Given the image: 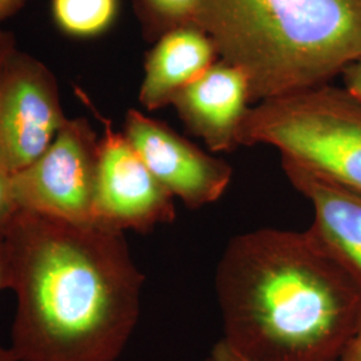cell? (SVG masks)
I'll use <instances>...</instances> for the list:
<instances>
[{
  "label": "cell",
  "mask_w": 361,
  "mask_h": 361,
  "mask_svg": "<svg viewBox=\"0 0 361 361\" xmlns=\"http://www.w3.org/2000/svg\"><path fill=\"white\" fill-rule=\"evenodd\" d=\"M245 74L225 61L214 62L174 97L182 123L213 153L238 147V133L250 104Z\"/></svg>",
  "instance_id": "obj_9"
},
{
  "label": "cell",
  "mask_w": 361,
  "mask_h": 361,
  "mask_svg": "<svg viewBox=\"0 0 361 361\" xmlns=\"http://www.w3.org/2000/svg\"><path fill=\"white\" fill-rule=\"evenodd\" d=\"M200 1L137 0V4L147 28L161 37L180 27L198 26Z\"/></svg>",
  "instance_id": "obj_13"
},
{
  "label": "cell",
  "mask_w": 361,
  "mask_h": 361,
  "mask_svg": "<svg viewBox=\"0 0 361 361\" xmlns=\"http://www.w3.org/2000/svg\"><path fill=\"white\" fill-rule=\"evenodd\" d=\"M209 357L212 361H253L238 353L235 349L228 345L222 338L213 345Z\"/></svg>",
  "instance_id": "obj_17"
},
{
  "label": "cell",
  "mask_w": 361,
  "mask_h": 361,
  "mask_svg": "<svg viewBox=\"0 0 361 361\" xmlns=\"http://www.w3.org/2000/svg\"><path fill=\"white\" fill-rule=\"evenodd\" d=\"M94 224L119 232L147 233L176 219L174 197L146 166L123 131L101 118Z\"/></svg>",
  "instance_id": "obj_7"
},
{
  "label": "cell",
  "mask_w": 361,
  "mask_h": 361,
  "mask_svg": "<svg viewBox=\"0 0 361 361\" xmlns=\"http://www.w3.org/2000/svg\"><path fill=\"white\" fill-rule=\"evenodd\" d=\"M18 361H116L141 314L145 276L125 233L20 210L3 235Z\"/></svg>",
  "instance_id": "obj_1"
},
{
  "label": "cell",
  "mask_w": 361,
  "mask_h": 361,
  "mask_svg": "<svg viewBox=\"0 0 361 361\" xmlns=\"http://www.w3.org/2000/svg\"><path fill=\"white\" fill-rule=\"evenodd\" d=\"M13 289V267L4 238L0 237V292Z\"/></svg>",
  "instance_id": "obj_15"
},
{
  "label": "cell",
  "mask_w": 361,
  "mask_h": 361,
  "mask_svg": "<svg viewBox=\"0 0 361 361\" xmlns=\"http://www.w3.org/2000/svg\"><path fill=\"white\" fill-rule=\"evenodd\" d=\"M51 8L56 26L65 34L91 38L113 25L118 0H52Z\"/></svg>",
  "instance_id": "obj_12"
},
{
  "label": "cell",
  "mask_w": 361,
  "mask_h": 361,
  "mask_svg": "<svg viewBox=\"0 0 361 361\" xmlns=\"http://www.w3.org/2000/svg\"><path fill=\"white\" fill-rule=\"evenodd\" d=\"M198 26L252 102L326 85L361 56V0H201Z\"/></svg>",
  "instance_id": "obj_3"
},
{
  "label": "cell",
  "mask_w": 361,
  "mask_h": 361,
  "mask_svg": "<svg viewBox=\"0 0 361 361\" xmlns=\"http://www.w3.org/2000/svg\"><path fill=\"white\" fill-rule=\"evenodd\" d=\"M19 212L13 197V174L0 168V237L4 235Z\"/></svg>",
  "instance_id": "obj_14"
},
{
  "label": "cell",
  "mask_w": 361,
  "mask_h": 361,
  "mask_svg": "<svg viewBox=\"0 0 361 361\" xmlns=\"http://www.w3.org/2000/svg\"><path fill=\"white\" fill-rule=\"evenodd\" d=\"M66 119L51 70L16 49L0 65V168L15 174L31 165Z\"/></svg>",
  "instance_id": "obj_6"
},
{
  "label": "cell",
  "mask_w": 361,
  "mask_h": 361,
  "mask_svg": "<svg viewBox=\"0 0 361 361\" xmlns=\"http://www.w3.org/2000/svg\"><path fill=\"white\" fill-rule=\"evenodd\" d=\"M98 145L99 138L86 118H67L46 152L13 174L19 209L70 224L92 225Z\"/></svg>",
  "instance_id": "obj_5"
},
{
  "label": "cell",
  "mask_w": 361,
  "mask_h": 361,
  "mask_svg": "<svg viewBox=\"0 0 361 361\" xmlns=\"http://www.w3.org/2000/svg\"><path fill=\"white\" fill-rule=\"evenodd\" d=\"M286 178L313 207L312 226L361 274V193L281 158Z\"/></svg>",
  "instance_id": "obj_11"
},
{
  "label": "cell",
  "mask_w": 361,
  "mask_h": 361,
  "mask_svg": "<svg viewBox=\"0 0 361 361\" xmlns=\"http://www.w3.org/2000/svg\"><path fill=\"white\" fill-rule=\"evenodd\" d=\"M0 361H18L13 356V350L0 345Z\"/></svg>",
  "instance_id": "obj_21"
},
{
  "label": "cell",
  "mask_w": 361,
  "mask_h": 361,
  "mask_svg": "<svg viewBox=\"0 0 361 361\" xmlns=\"http://www.w3.org/2000/svg\"><path fill=\"white\" fill-rule=\"evenodd\" d=\"M213 40L198 26L171 30L161 35L145 62L140 102L149 111L170 106L174 97L213 65Z\"/></svg>",
  "instance_id": "obj_10"
},
{
  "label": "cell",
  "mask_w": 361,
  "mask_h": 361,
  "mask_svg": "<svg viewBox=\"0 0 361 361\" xmlns=\"http://www.w3.org/2000/svg\"><path fill=\"white\" fill-rule=\"evenodd\" d=\"M338 361H361V314Z\"/></svg>",
  "instance_id": "obj_16"
},
{
  "label": "cell",
  "mask_w": 361,
  "mask_h": 361,
  "mask_svg": "<svg viewBox=\"0 0 361 361\" xmlns=\"http://www.w3.org/2000/svg\"><path fill=\"white\" fill-rule=\"evenodd\" d=\"M240 146L267 145L312 173L361 193V98L331 85L249 107Z\"/></svg>",
  "instance_id": "obj_4"
},
{
  "label": "cell",
  "mask_w": 361,
  "mask_h": 361,
  "mask_svg": "<svg viewBox=\"0 0 361 361\" xmlns=\"http://www.w3.org/2000/svg\"><path fill=\"white\" fill-rule=\"evenodd\" d=\"M122 131L155 178L186 207L214 204L228 190L231 165L207 154L165 122L130 109Z\"/></svg>",
  "instance_id": "obj_8"
},
{
  "label": "cell",
  "mask_w": 361,
  "mask_h": 361,
  "mask_svg": "<svg viewBox=\"0 0 361 361\" xmlns=\"http://www.w3.org/2000/svg\"><path fill=\"white\" fill-rule=\"evenodd\" d=\"M16 50V42L11 32L0 30V65Z\"/></svg>",
  "instance_id": "obj_19"
},
{
  "label": "cell",
  "mask_w": 361,
  "mask_h": 361,
  "mask_svg": "<svg viewBox=\"0 0 361 361\" xmlns=\"http://www.w3.org/2000/svg\"><path fill=\"white\" fill-rule=\"evenodd\" d=\"M344 87L361 98V56L343 73Z\"/></svg>",
  "instance_id": "obj_18"
},
{
  "label": "cell",
  "mask_w": 361,
  "mask_h": 361,
  "mask_svg": "<svg viewBox=\"0 0 361 361\" xmlns=\"http://www.w3.org/2000/svg\"><path fill=\"white\" fill-rule=\"evenodd\" d=\"M204 361H212V360H210V357H209V356H207V359H205V360H204Z\"/></svg>",
  "instance_id": "obj_22"
},
{
  "label": "cell",
  "mask_w": 361,
  "mask_h": 361,
  "mask_svg": "<svg viewBox=\"0 0 361 361\" xmlns=\"http://www.w3.org/2000/svg\"><path fill=\"white\" fill-rule=\"evenodd\" d=\"M224 337L253 361H338L361 314V274L312 225L228 243L216 269Z\"/></svg>",
  "instance_id": "obj_2"
},
{
  "label": "cell",
  "mask_w": 361,
  "mask_h": 361,
  "mask_svg": "<svg viewBox=\"0 0 361 361\" xmlns=\"http://www.w3.org/2000/svg\"><path fill=\"white\" fill-rule=\"evenodd\" d=\"M25 4V0H0V23L11 18Z\"/></svg>",
  "instance_id": "obj_20"
}]
</instances>
